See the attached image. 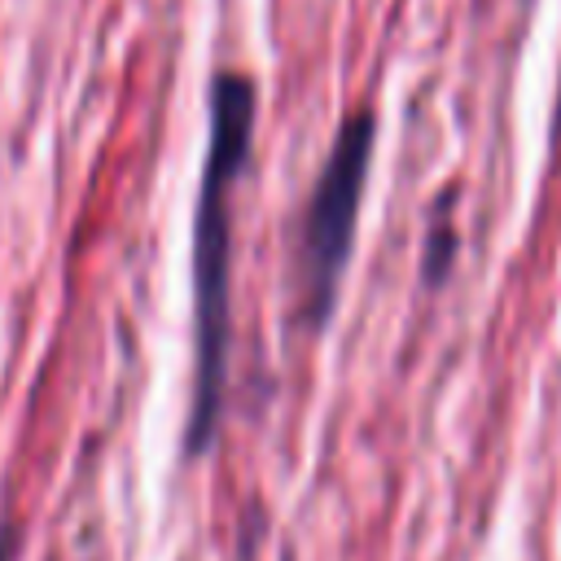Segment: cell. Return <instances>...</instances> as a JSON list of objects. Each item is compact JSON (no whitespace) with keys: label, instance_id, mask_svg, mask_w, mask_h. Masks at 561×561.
<instances>
[{"label":"cell","instance_id":"obj_1","mask_svg":"<svg viewBox=\"0 0 561 561\" xmlns=\"http://www.w3.org/2000/svg\"><path fill=\"white\" fill-rule=\"evenodd\" d=\"M206 158L193 210V399L184 421V456L202 460L224 425L228 355H232V224L237 188L250 167L259 88L245 70H215L206 92Z\"/></svg>","mask_w":561,"mask_h":561},{"label":"cell","instance_id":"obj_2","mask_svg":"<svg viewBox=\"0 0 561 561\" xmlns=\"http://www.w3.org/2000/svg\"><path fill=\"white\" fill-rule=\"evenodd\" d=\"M377 149V114L368 105L351 110L311 180V193L294 232V320L302 333H320L342 294V276L355 250V224L364 206V184Z\"/></svg>","mask_w":561,"mask_h":561},{"label":"cell","instance_id":"obj_3","mask_svg":"<svg viewBox=\"0 0 561 561\" xmlns=\"http://www.w3.org/2000/svg\"><path fill=\"white\" fill-rule=\"evenodd\" d=\"M451 254H456V228H451V197H443V219L434 215L430 232H425V254H421V272L425 285H443L451 272Z\"/></svg>","mask_w":561,"mask_h":561},{"label":"cell","instance_id":"obj_4","mask_svg":"<svg viewBox=\"0 0 561 561\" xmlns=\"http://www.w3.org/2000/svg\"><path fill=\"white\" fill-rule=\"evenodd\" d=\"M267 522L259 517V513H250L245 517V526H241V539H237V561H254V543H259V530H263Z\"/></svg>","mask_w":561,"mask_h":561},{"label":"cell","instance_id":"obj_5","mask_svg":"<svg viewBox=\"0 0 561 561\" xmlns=\"http://www.w3.org/2000/svg\"><path fill=\"white\" fill-rule=\"evenodd\" d=\"M552 140L561 145V79H557V105H552Z\"/></svg>","mask_w":561,"mask_h":561},{"label":"cell","instance_id":"obj_6","mask_svg":"<svg viewBox=\"0 0 561 561\" xmlns=\"http://www.w3.org/2000/svg\"><path fill=\"white\" fill-rule=\"evenodd\" d=\"M280 561H294V552H289V548H285V552H280Z\"/></svg>","mask_w":561,"mask_h":561}]
</instances>
